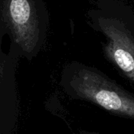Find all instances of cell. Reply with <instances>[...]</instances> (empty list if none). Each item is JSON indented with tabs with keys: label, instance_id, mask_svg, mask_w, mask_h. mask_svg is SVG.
Here are the masks:
<instances>
[{
	"label": "cell",
	"instance_id": "6da1fadb",
	"mask_svg": "<svg viewBox=\"0 0 134 134\" xmlns=\"http://www.w3.org/2000/svg\"><path fill=\"white\" fill-rule=\"evenodd\" d=\"M49 16L44 0H0V29L31 55L45 42Z\"/></svg>",
	"mask_w": 134,
	"mask_h": 134
},
{
	"label": "cell",
	"instance_id": "7a4b0ae2",
	"mask_svg": "<svg viewBox=\"0 0 134 134\" xmlns=\"http://www.w3.org/2000/svg\"><path fill=\"white\" fill-rule=\"evenodd\" d=\"M68 86L75 97L116 116L134 120V94L102 71L78 64L70 71Z\"/></svg>",
	"mask_w": 134,
	"mask_h": 134
},
{
	"label": "cell",
	"instance_id": "3957f363",
	"mask_svg": "<svg viewBox=\"0 0 134 134\" xmlns=\"http://www.w3.org/2000/svg\"><path fill=\"white\" fill-rule=\"evenodd\" d=\"M107 38L104 46L106 57L134 83V38L123 24L115 19L98 20Z\"/></svg>",
	"mask_w": 134,
	"mask_h": 134
},
{
	"label": "cell",
	"instance_id": "277c9868",
	"mask_svg": "<svg viewBox=\"0 0 134 134\" xmlns=\"http://www.w3.org/2000/svg\"><path fill=\"white\" fill-rule=\"evenodd\" d=\"M81 134H100L98 133H95V132H88V131H81Z\"/></svg>",
	"mask_w": 134,
	"mask_h": 134
}]
</instances>
